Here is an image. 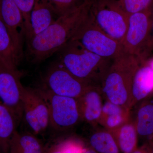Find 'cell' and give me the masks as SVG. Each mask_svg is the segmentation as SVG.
Segmentation results:
<instances>
[{
  "mask_svg": "<svg viewBox=\"0 0 153 153\" xmlns=\"http://www.w3.org/2000/svg\"><path fill=\"white\" fill-rule=\"evenodd\" d=\"M91 0L59 17L41 33L26 41L30 62L39 63L52 56L71 41L90 12Z\"/></svg>",
  "mask_w": 153,
  "mask_h": 153,
  "instance_id": "6da1fadb",
  "label": "cell"
},
{
  "mask_svg": "<svg viewBox=\"0 0 153 153\" xmlns=\"http://www.w3.org/2000/svg\"><path fill=\"white\" fill-rule=\"evenodd\" d=\"M142 62L124 52L112 60L100 85L106 100L130 110L133 80Z\"/></svg>",
  "mask_w": 153,
  "mask_h": 153,
  "instance_id": "7a4b0ae2",
  "label": "cell"
},
{
  "mask_svg": "<svg viewBox=\"0 0 153 153\" xmlns=\"http://www.w3.org/2000/svg\"><path fill=\"white\" fill-rule=\"evenodd\" d=\"M58 61L77 78L91 84L100 85L112 60L89 52L71 40L58 51Z\"/></svg>",
  "mask_w": 153,
  "mask_h": 153,
  "instance_id": "3957f363",
  "label": "cell"
},
{
  "mask_svg": "<svg viewBox=\"0 0 153 153\" xmlns=\"http://www.w3.org/2000/svg\"><path fill=\"white\" fill-rule=\"evenodd\" d=\"M91 17L106 35L122 44L128 25V15L115 0H92Z\"/></svg>",
  "mask_w": 153,
  "mask_h": 153,
  "instance_id": "277c9868",
  "label": "cell"
},
{
  "mask_svg": "<svg viewBox=\"0 0 153 153\" xmlns=\"http://www.w3.org/2000/svg\"><path fill=\"white\" fill-rule=\"evenodd\" d=\"M71 40L77 41L89 52L111 60L124 52L120 43L108 36L95 25L90 12Z\"/></svg>",
  "mask_w": 153,
  "mask_h": 153,
  "instance_id": "5b68a950",
  "label": "cell"
},
{
  "mask_svg": "<svg viewBox=\"0 0 153 153\" xmlns=\"http://www.w3.org/2000/svg\"><path fill=\"white\" fill-rule=\"evenodd\" d=\"M151 19L152 11L129 15L127 29L122 44L124 52L142 61L146 60L149 55Z\"/></svg>",
  "mask_w": 153,
  "mask_h": 153,
  "instance_id": "8992f818",
  "label": "cell"
},
{
  "mask_svg": "<svg viewBox=\"0 0 153 153\" xmlns=\"http://www.w3.org/2000/svg\"><path fill=\"white\" fill-rule=\"evenodd\" d=\"M38 88L47 102L49 126L53 129L65 131L78 123L81 119L76 99L57 95L42 87Z\"/></svg>",
  "mask_w": 153,
  "mask_h": 153,
  "instance_id": "52a82bcc",
  "label": "cell"
},
{
  "mask_svg": "<svg viewBox=\"0 0 153 153\" xmlns=\"http://www.w3.org/2000/svg\"><path fill=\"white\" fill-rule=\"evenodd\" d=\"M91 85L74 76L58 61L48 69L42 87L57 95L77 99Z\"/></svg>",
  "mask_w": 153,
  "mask_h": 153,
  "instance_id": "ba28073f",
  "label": "cell"
},
{
  "mask_svg": "<svg viewBox=\"0 0 153 153\" xmlns=\"http://www.w3.org/2000/svg\"><path fill=\"white\" fill-rule=\"evenodd\" d=\"M23 117L33 133L44 132L50 124L49 108L38 88L23 87L22 96Z\"/></svg>",
  "mask_w": 153,
  "mask_h": 153,
  "instance_id": "9c48e42d",
  "label": "cell"
},
{
  "mask_svg": "<svg viewBox=\"0 0 153 153\" xmlns=\"http://www.w3.org/2000/svg\"><path fill=\"white\" fill-rule=\"evenodd\" d=\"M20 71L10 68L0 61V100L10 110L18 125L23 118L22 92Z\"/></svg>",
  "mask_w": 153,
  "mask_h": 153,
  "instance_id": "30bf717a",
  "label": "cell"
},
{
  "mask_svg": "<svg viewBox=\"0 0 153 153\" xmlns=\"http://www.w3.org/2000/svg\"><path fill=\"white\" fill-rule=\"evenodd\" d=\"M0 16L10 34L16 48L22 57L25 38L24 19L14 0H0Z\"/></svg>",
  "mask_w": 153,
  "mask_h": 153,
  "instance_id": "8fae6325",
  "label": "cell"
},
{
  "mask_svg": "<svg viewBox=\"0 0 153 153\" xmlns=\"http://www.w3.org/2000/svg\"><path fill=\"white\" fill-rule=\"evenodd\" d=\"M103 96L100 85H91L76 99L80 119L93 126L99 123L102 111Z\"/></svg>",
  "mask_w": 153,
  "mask_h": 153,
  "instance_id": "7c38bea8",
  "label": "cell"
},
{
  "mask_svg": "<svg viewBox=\"0 0 153 153\" xmlns=\"http://www.w3.org/2000/svg\"><path fill=\"white\" fill-rule=\"evenodd\" d=\"M153 90V70L146 60L140 63L134 75L130 109L138 102L146 98Z\"/></svg>",
  "mask_w": 153,
  "mask_h": 153,
  "instance_id": "4fadbf2b",
  "label": "cell"
},
{
  "mask_svg": "<svg viewBox=\"0 0 153 153\" xmlns=\"http://www.w3.org/2000/svg\"><path fill=\"white\" fill-rule=\"evenodd\" d=\"M59 17L46 0H35L31 14L32 33L30 39L44 31Z\"/></svg>",
  "mask_w": 153,
  "mask_h": 153,
  "instance_id": "5bb4252c",
  "label": "cell"
},
{
  "mask_svg": "<svg viewBox=\"0 0 153 153\" xmlns=\"http://www.w3.org/2000/svg\"><path fill=\"white\" fill-rule=\"evenodd\" d=\"M22 58L0 16V61L10 68L19 71L18 66Z\"/></svg>",
  "mask_w": 153,
  "mask_h": 153,
  "instance_id": "9a60e30c",
  "label": "cell"
},
{
  "mask_svg": "<svg viewBox=\"0 0 153 153\" xmlns=\"http://www.w3.org/2000/svg\"><path fill=\"white\" fill-rule=\"evenodd\" d=\"M130 113L129 109L106 100L98 124L108 130H112L129 120Z\"/></svg>",
  "mask_w": 153,
  "mask_h": 153,
  "instance_id": "2e32d148",
  "label": "cell"
},
{
  "mask_svg": "<svg viewBox=\"0 0 153 153\" xmlns=\"http://www.w3.org/2000/svg\"><path fill=\"white\" fill-rule=\"evenodd\" d=\"M109 131L114 137L122 153H131L137 148V132L134 123L130 119L117 128Z\"/></svg>",
  "mask_w": 153,
  "mask_h": 153,
  "instance_id": "e0dca14e",
  "label": "cell"
},
{
  "mask_svg": "<svg viewBox=\"0 0 153 153\" xmlns=\"http://www.w3.org/2000/svg\"><path fill=\"white\" fill-rule=\"evenodd\" d=\"M10 153H43L42 144L35 134L15 131L10 141Z\"/></svg>",
  "mask_w": 153,
  "mask_h": 153,
  "instance_id": "ac0fdd59",
  "label": "cell"
},
{
  "mask_svg": "<svg viewBox=\"0 0 153 153\" xmlns=\"http://www.w3.org/2000/svg\"><path fill=\"white\" fill-rule=\"evenodd\" d=\"M18 126L10 110L0 100V147L5 152H9L10 141Z\"/></svg>",
  "mask_w": 153,
  "mask_h": 153,
  "instance_id": "d6986e66",
  "label": "cell"
},
{
  "mask_svg": "<svg viewBox=\"0 0 153 153\" xmlns=\"http://www.w3.org/2000/svg\"><path fill=\"white\" fill-rule=\"evenodd\" d=\"M89 143L97 153H120L114 137L105 128L95 130L91 134Z\"/></svg>",
  "mask_w": 153,
  "mask_h": 153,
  "instance_id": "ffe728a7",
  "label": "cell"
},
{
  "mask_svg": "<svg viewBox=\"0 0 153 153\" xmlns=\"http://www.w3.org/2000/svg\"><path fill=\"white\" fill-rule=\"evenodd\" d=\"M138 135L151 137L153 135V104L144 105L140 107L134 123Z\"/></svg>",
  "mask_w": 153,
  "mask_h": 153,
  "instance_id": "44dd1931",
  "label": "cell"
},
{
  "mask_svg": "<svg viewBox=\"0 0 153 153\" xmlns=\"http://www.w3.org/2000/svg\"><path fill=\"white\" fill-rule=\"evenodd\" d=\"M119 4L128 15L152 11L153 0H120Z\"/></svg>",
  "mask_w": 153,
  "mask_h": 153,
  "instance_id": "7402d4cb",
  "label": "cell"
},
{
  "mask_svg": "<svg viewBox=\"0 0 153 153\" xmlns=\"http://www.w3.org/2000/svg\"><path fill=\"white\" fill-rule=\"evenodd\" d=\"M21 11L25 22L26 41L31 38L32 29L31 23V14L35 0H14Z\"/></svg>",
  "mask_w": 153,
  "mask_h": 153,
  "instance_id": "603a6c76",
  "label": "cell"
},
{
  "mask_svg": "<svg viewBox=\"0 0 153 153\" xmlns=\"http://www.w3.org/2000/svg\"><path fill=\"white\" fill-rule=\"evenodd\" d=\"M60 17L76 8L86 0H46Z\"/></svg>",
  "mask_w": 153,
  "mask_h": 153,
  "instance_id": "cb8c5ba5",
  "label": "cell"
},
{
  "mask_svg": "<svg viewBox=\"0 0 153 153\" xmlns=\"http://www.w3.org/2000/svg\"><path fill=\"white\" fill-rule=\"evenodd\" d=\"M62 153H83L85 148L82 143L75 140H68L57 146Z\"/></svg>",
  "mask_w": 153,
  "mask_h": 153,
  "instance_id": "d4e9b609",
  "label": "cell"
},
{
  "mask_svg": "<svg viewBox=\"0 0 153 153\" xmlns=\"http://www.w3.org/2000/svg\"><path fill=\"white\" fill-rule=\"evenodd\" d=\"M153 50V8L152 11V19H151V27L150 36L148 47V54Z\"/></svg>",
  "mask_w": 153,
  "mask_h": 153,
  "instance_id": "484cf974",
  "label": "cell"
},
{
  "mask_svg": "<svg viewBox=\"0 0 153 153\" xmlns=\"http://www.w3.org/2000/svg\"><path fill=\"white\" fill-rule=\"evenodd\" d=\"M131 153H151L150 146H145L141 148H137Z\"/></svg>",
  "mask_w": 153,
  "mask_h": 153,
  "instance_id": "4316f807",
  "label": "cell"
},
{
  "mask_svg": "<svg viewBox=\"0 0 153 153\" xmlns=\"http://www.w3.org/2000/svg\"><path fill=\"white\" fill-rule=\"evenodd\" d=\"M43 153H44L43 152ZM45 153H62L61 151H60V149L57 146L56 147L54 148V149H52L51 150L49 151V152H47Z\"/></svg>",
  "mask_w": 153,
  "mask_h": 153,
  "instance_id": "83f0119b",
  "label": "cell"
},
{
  "mask_svg": "<svg viewBox=\"0 0 153 153\" xmlns=\"http://www.w3.org/2000/svg\"><path fill=\"white\" fill-rule=\"evenodd\" d=\"M97 153L94 151V150L91 147L89 148H87V149H85V150L84 151V153Z\"/></svg>",
  "mask_w": 153,
  "mask_h": 153,
  "instance_id": "f1b7e54d",
  "label": "cell"
},
{
  "mask_svg": "<svg viewBox=\"0 0 153 153\" xmlns=\"http://www.w3.org/2000/svg\"><path fill=\"white\" fill-rule=\"evenodd\" d=\"M147 62L149 64V66H150L151 68H152V69L153 70V58L152 59H151V60H147Z\"/></svg>",
  "mask_w": 153,
  "mask_h": 153,
  "instance_id": "f546056e",
  "label": "cell"
},
{
  "mask_svg": "<svg viewBox=\"0 0 153 153\" xmlns=\"http://www.w3.org/2000/svg\"><path fill=\"white\" fill-rule=\"evenodd\" d=\"M151 153H153V143L152 146H150Z\"/></svg>",
  "mask_w": 153,
  "mask_h": 153,
  "instance_id": "4dcf8cb0",
  "label": "cell"
},
{
  "mask_svg": "<svg viewBox=\"0 0 153 153\" xmlns=\"http://www.w3.org/2000/svg\"><path fill=\"white\" fill-rule=\"evenodd\" d=\"M115 1H117L118 2H119L120 1V0H115Z\"/></svg>",
  "mask_w": 153,
  "mask_h": 153,
  "instance_id": "1f68e13d",
  "label": "cell"
}]
</instances>
